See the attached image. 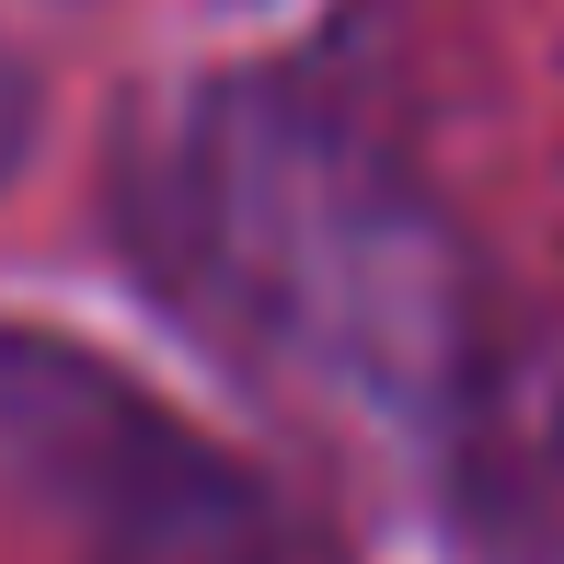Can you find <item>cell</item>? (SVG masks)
Instances as JSON below:
<instances>
[{"label": "cell", "instance_id": "cell-1", "mask_svg": "<svg viewBox=\"0 0 564 564\" xmlns=\"http://www.w3.org/2000/svg\"><path fill=\"white\" fill-rule=\"evenodd\" d=\"M0 460L69 519L82 564H300L230 449L46 335H0Z\"/></svg>", "mask_w": 564, "mask_h": 564}, {"label": "cell", "instance_id": "cell-2", "mask_svg": "<svg viewBox=\"0 0 564 564\" xmlns=\"http://www.w3.org/2000/svg\"><path fill=\"white\" fill-rule=\"evenodd\" d=\"M23 150H35V69L0 46V185L23 173Z\"/></svg>", "mask_w": 564, "mask_h": 564}]
</instances>
